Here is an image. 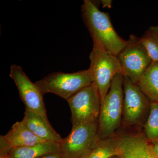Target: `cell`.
Masks as SVG:
<instances>
[{
	"mask_svg": "<svg viewBox=\"0 0 158 158\" xmlns=\"http://www.w3.org/2000/svg\"><path fill=\"white\" fill-rule=\"evenodd\" d=\"M57 152H60V143L46 141L28 147L11 148L6 154L9 158H39Z\"/></svg>",
	"mask_w": 158,
	"mask_h": 158,
	"instance_id": "obj_13",
	"label": "cell"
},
{
	"mask_svg": "<svg viewBox=\"0 0 158 158\" xmlns=\"http://www.w3.org/2000/svg\"><path fill=\"white\" fill-rule=\"evenodd\" d=\"M3 136L11 148L28 147L46 141L34 135L22 121L15 123Z\"/></svg>",
	"mask_w": 158,
	"mask_h": 158,
	"instance_id": "obj_12",
	"label": "cell"
},
{
	"mask_svg": "<svg viewBox=\"0 0 158 158\" xmlns=\"http://www.w3.org/2000/svg\"><path fill=\"white\" fill-rule=\"evenodd\" d=\"M9 77L14 81L26 110L47 116L43 94L38 86L29 79L21 66L12 65Z\"/></svg>",
	"mask_w": 158,
	"mask_h": 158,
	"instance_id": "obj_9",
	"label": "cell"
},
{
	"mask_svg": "<svg viewBox=\"0 0 158 158\" xmlns=\"http://www.w3.org/2000/svg\"><path fill=\"white\" fill-rule=\"evenodd\" d=\"M100 2L103 8H106V7L109 8H111L112 1H110V0H102V1H100Z\"/></svg>",
	"mask_w": 158,
	"mask_h": 158,
	"instance_id": "obj_20",
	"label": "cell"
},
{
	"mask_svg": "<svg viewBox=\"0 0 158 158\" xmlns=\"http://www.w3.org/2000/svg\"><path fill=\"white\" fill-rule=\"evenodd\" d=\"M123 75L114 77L109 92L101 102L99 117L100 138L112 137L121 124L123 112Z\"/></svg>",
	"mask_w": 158,
	"mask_h": 158,
	"instance_id": "obj_2",
	"label": "cell"
},
{
	"mask_svg": "<svg viewBox=\"0 0 158 158\" xmlns=\"http://www.w3.org/2000/svg\"><path fill=\"white\" fill-rule=\"evenodd\" d=\"M39 158H65L62 156L60 152L50 153L42 156Z\"/></svg>",
	"mask_w": 158,
	"mask_h": 158,
	"instance_id": "obj_18",
	"label": "cell"
},
{
	"mask_svg": "<svg viewBox=\"0 0 158 158\" xmlns=\"http://www.w3.org/2000/svg\"><path fill=\"white\" fill-rule=\"evenodd\" d=\"M117 57L123 75L137 85L152 62L140 38L133 34L130 35Z\"/></svg>",
	"mask_w": 158,
	"mask_h": 158,
	"instance_id": "obj_5",
	"label": "cell"
},
{
	"mask_svg": "<svg viewBox=\"0 0 158 158\" xmlns=\"http://www.w3.org/2000/svg\"><path fill=\"white\" fill-rule=\"evenodd\" d=\"M149 143L153 151L158 158V141L149 142Z\"/></svg>",
	"mask_w": 158,
	"mask_h": 158,
	"instance_id": "obj_19",
	"label": "cell"
},
{
	"mask_svg": "<svg viewBox=\"0 0 158 158\" xmlns=\"http://www.w3.org/2000/svg\"><path fill=\"white\" fill-rule=\"evenodd\" d=\"M123 122L128 126L141 124L148 112L151 102L139 86L123 76Z\"/></svg>",
	"mask_w": 158,
	"mask_h": 158,
	"instance_id": "obj_8",
	"label": "cell"
},
{
	"mask_svg": "<svg viewBox=\"0 0 158 158\" xmlns=\"http://www.w3.org/2000/svg\"><path fill=\"white\" fill-rule=\"evenodd\" d=\"M93 83L88 69L73 73L55 72L35 84L43 95L52 93L67 101L82 89Z\"/></svg>",
	"mask_w": 158,
	"mask_h": 158,
	"instance_id": "obj_4",
	"label": "cell"
},
{
	"mask_svg": "<svg viewBox=\"0 0 158 158\" xmlns=\"http://www.w3.org/2000/svg\"><path fill=\"white\" fill-rule=\"evenodd\" d=\"M22 121L34 135L44 141L60 143L63 139L52 126L47 116L26 110Z\"/></svg>",
	"mask_w": 158,
	"mask_h": 158,
	"instance_id": "obj_11",
	"label": "cell"
},
{
	"mask_svg": "<svg viewBox=\"0 0 158 158\" xmlns=\"http://www.w3.org/2000/svg\"><path fill=\"white\" fill-rule=\"evenodd\" d=\"M111 158H120L119 157V156H114L112 157Z\"/></svg>",
	"mask_w": 158,
	"mask_h": 158,
	"instance_id": "obj_22",
	"label": "cell"
},
{
	"mask_svg": "<svg viewBox=\"0 0 158 158\" xmlns=\"http://www.w3.org/2000/svg\"><path fill=\"white\" fill-rule=\"evenodd\" d=\"M137 85L151 102H158V62H152Z\"/></svg>",
	"mask_w": 158,
	"mask_h": 158,
	"instance_id": "obj_15",
	"label": "cell"
},
{
	"mask_svg": "<svg viewBox=\"0 0 158 158\" xmlns=\"http://www.w3.org/2000/svg\"><path fill=\"white\" fill-rule=\"evenodd\" d=\"M67 101L71 112L72 127L98 121L101 100L93 83L82 89Z\"/></svg>",
	"mask_w": 158,
	"mask_h": 158,
	"instance_id": "obj_6",
	"label": "cell"
},
{
	"mask_svg": "<svg viewBox=\"0 0 158 158\" xmlns=\"http://www.w3.org/2000/svg\"><path fill=\"white\" fill-rule=\"evenodd\" d=\"M140 39L152 62H158V24L150 27Z\"/></svg>",
	"mask_w": 158,
	"mask_h": 158,
	"instance_id": "obj_17",
	"label": "cell"
},
{
	"mask_svg": "<svg viewBox=\"0 0 158 158\" xmlns=\"http://www.w3.org/2000/svg\"><path fill=\"white\" fill-rule=\"evenodd\" d=\"M144 132V135L149 142L158 141V102H151Z\"/></svg>",
	"mask_w": 158,
	"mask_h": 158,
	"instance_id": "obj_16",
	"label": "cell"
},
{
	"mask_svg": "<svg viewBox=\"0 0 158 158\" xmlns=\"http://www.w3.org/2000/svg\"><path fill=\"white\" fill-rule=\"evenodd\" d=\"M118 140L120 158H158L144 134L123 135Z\"/></svg>",
	"mask_w": 158,
	"mask_h": 158,
	"instance_id": "obj_10",
	"label": "cell"
},
{
	"mask_svg": "<svg viewBox=\"0 0 158 158\" xmlns=\"http://www.w3.org/2000/svg\"><path fill=\"white\" fill-rule=\"evenodd\" d=\"M99 139L98 121L72 127L60 143V152L65 158H81Z\"/></svg>",
	"mask_w": 158,
	"mask_h": 158,
	"instance_id": "obj_7",
	"label": "cell"
},
{
	"mask_svg": "<svg viewBox=\"0 0 158 158\" xmlns=\"http://www.w3.org/2000/svg\"><path fill=\"white\" fill-rule=\"evenodd\" d=\"M0 158H9L6 154H0Z\"/></svg>",
	"mask_w": 158,
	"mask_h": 158,
	"instance_id": "obj_21",
	"label": "cell"
},
{
	"mask_svg": "<svg viewBox=\"0 0 158 158\" xmlns=\"http://www.w3.org/2000/svg\"><path fill=\"white\" fill-rule=\"evenodd\" d=\"M120 155L117 137L100 138L81 158H111Z\"/></svg>",
	"mask_w": 158,
	"mask_h": 158,
	"instance_id": "obj_14",
	"label": "cell"
},
{
	"mask_svg": "<svg viewBox=\"0 0 158 158\" xmlns=\"http://www.w3.org/2000/svg\"><path fill=\"white\" fill-rule=\"evenodd\" d=\"M89 59V69L102 102L110 90L114 77L118 74H122L121 65L117 56L110 53L96 42H93Z\"/></svg>",
	"mask_w": 158,
	"mask_h": 158,
	"instance_id": "obj_3",
	"label": "cell"
},
{
	"mask_svg": "<svg viewBox=\"0 0 158 158\" xmlns=\"http://www.w3.org/2000/svg\"><path fill=\"white\" fill-rule=\"evenodd\" d=\"M81 13L83 21L93 42L98 43L117 56L127 40L123 39L115 31L109 13L100 11L96 3L90 0H84Z\"/></svg>",
	"mask_w": 158,
	"mask_h": 158,
	"instance_id": "obj_1",
	"label": "cell"
}]
</instances>
